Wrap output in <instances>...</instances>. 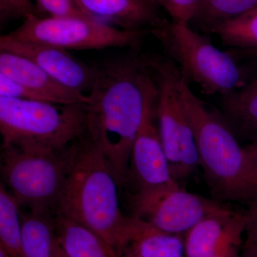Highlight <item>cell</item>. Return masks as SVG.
Returning a JSON list of instances; mask_svg holds the SVG:
<instances>
[{"instance_id": "1", "label": "cell", "mask_w": 257, "mask_h": 257, "mask_svg": "<svg viewBox=\"0 0 257 257\" xmlns=\"http://www.w3.org/2000/svg\"><path fill=\"white\" fill-rule=\"evenodd\" d=\"M150 57L134 53L97 66L88 94L87 131L107 159L121 189L145 106V79Z\"/></svg>"}, {"instance_id": "2", "label": "cell", "mask_w": 257, "mask_h": 257, "mask_svg": "<svg viewBox=\"0 0 257 257\" xmlns=\"http://www.w3.org/2000/svg\"><path fill=\"white\" fill-rule=\"evenodd\" d=\"M121 189L107 159L87 130L74 143V154L55 213L99 234L121 254L146 222L125 215Z\"/></svg>"}, {"instance_id": "3", "label": "cell", "mask_w": 257, "mask_h": 257, "mask_svg": "<svg viewBox=\"0 0 257 257\" xmlns=\"http://www.w3.org/2000/svg\"><path fill=\"white\" fill-rule=\"evenodd\" d=\"M175 83L194 132L199 167L213 199L221 202H241L248 207L256 204L246 149L240 146L222 113L209 108L191 90L178 68Z\"/></svg>"}, {"instance_id": "4", "label": "cell", "mask_w": 257, "mask_h": 257, "mask_svg": "<svg viewBox=\"0 0 257 257\" xmlns=\"http://www.w3.org/2000/svg\"><path fill=\"white\" fill-rule=\"evenodd\" d=\"M187 82L196 83L207 95L221 96L241 89L247 82L246 69L226 51L211 44L188 23L164 18L150 31Z\"/></svg>"}, {"instance_id": "5", "label": "cell", "mask_w": 257, "mask_h": 257, "mask_svg": "<svg viewBox=\"0 0 257 257\" xmlns=\"http://www.w3.org/2000/svg\"><path fill=\"white\" fill-rule=\"evenodd\" d=\"M87 123L86 104L0 97L2 148L39 147L61 151L87 131Z\"/></svg>"}, {"instance_id": "6", "label": "cell", "mask_w": 257, "mask_h": 257, "mask_svg": "<svg viewBox=\"0 0 257 257\" xmlns=\"http://www.w3.org/2000/svg\"><path fill=\"white\" fill-rule=\"evenodd\" d=\"M3 182L20 207L32 212L56 211L74 154V143L57 151L39 147L2 148Z\"/></svg>"}, {"instance_id": "7", "label": "cell", "mask_w": 257, "mask_h": 257, "mask_svg": "<svg viewBox=\"0 0 257 257\" xmlns=\"http://www.w3.org/2000/svg\"><path fill=\"white\" fill-rule=\"evenodd\" d=\"M156 82L155 115L162 147L175 180L188 178L199 167L194 134L176 87L177 67L170 58L150 57Z\"/></svg>"}, {"instance_id": "8", "label": "cell", "mask_w": 257, "mask_h": 257, "mask_svg": "<svg viewBox=\"0 0 257 257\" xmlns=\"http://www.w3.org/2000/svg\"><path fill=\"white\" fill-rule=\"evenodd\" d=\"M149 31H127L92 18H40L33 15L14 31L15 40L44 44L64 50L128 48L138 51Z\"/></svg>"}, {"instance_id": "9", "label": "cell", "mask_w": 257, "mask_h": 257, "mask_svg": "<svg viewBox=\"0 0 257 257\" xmlns=\"http://www.w3.org/2000/svg\"><path fill=\"white\" fill-rule=\"evenodd\" d=\"M157 87L151 70L145 84L143 121L134 143L125 186L131 184L130 201L148 197L179 185L171 173L170 165L155 122Z\"/></svg>"}, {"instance_id": "10", "label": "cell", "mask_w": 257, "mask_h": 257, "mask_svg": "<svg viewBox=\"0 0 257 257\" xmlns=\"http://www.w3.org/2000/svg\"><path fill=\"white\" fill-rule=\"evenodd\" d=\"M187 192L180 185L130 202L133 217L170 234L184 235L203 219L226 205Z\"/></svg>"}, {"instance_id": "11", "label": "cell", "mask_w": 257, "mask_h": 257, "mask_svg": "<svg viewBox=\"0 0 257 257\" xmlns=\"http://www.w3.org/2000/svg\"><path fill=\"white\" fill-rule=\"evenodd\" d=\"M245 228V211L226 204L184 235L185 257H241Z\"/></svg>"}, {"instance_id": "12", "label": "cell", "mask_w": 257, "mask_h": 257, "mask_svg": "<svg viewBox=\"0 0 257 257\" xmlns=\"http://www.w3.org/2000/svg\"><path fill=\"white\" fill-rule=\"evenodd\" d=\"M0 51L23 56L66 87L84 95L90 93L95 83L97 66L89 65L64 49L4 35L0 37Z\"/></svg>"}, {"instance_id": "13", "label": "cell", "mask_w": 257, "mask_h": 257, "mask_svg": "<svg viewBox=\"0 0 257 257\" xmlns=\"http://www.w3.org/2000/svg\"><path fill=\"white\" fill-rule=\"evenodd\" d=\"M0 74L23 84L47 102L87 104L88 95L66 87L23 56L0 51Z\"/></svg>"}, {"instance_id": "14", "label": "cell", "mask_w": 257, "mask_h": 257, "mask_svg": "<svg viewBox=\"0 0 257 257\" xmlns=\"http://www.w3.org/2000/svg\"><path fill=\"white\" fill-rule=\"evenodd\" d=\"M93 18L127 31H150L163 20L156 0H77Z\"/></svg>"}, {"instance_id": "15", "label": "cell", "mask_w": 257, "mask_h": 257, "mask_svg": "<svg viewBox=\"0 0 257 257\" xmlns=\"http://www.w3.org/2000/svg\"><path fill=\"white\" fill-rule=\"evenodd\" d=\"M54 224L59 245L67 257H122L105 239L77 221L55 213Z\"/></svg>"}, {"instance_id": "16", "label": "cell", "mask_w": 257, "mask_h": 257, "mask_svg": "<svg viewBox=\"0 0 257 257\" xmlns=\"http://www.w3.org/2000/svg\"><path fill=\"white\" fill-rule=\"evenodd\" d=\"M221 108L236 138L257 140V87L246 84L221 96Z\"/></svg>"}, {"instance_id": "17", "label": "cell", "mask_w": 257, "mask_h": 257, "mask_svg": "<svg viewBox=\"0 0 257 257\" xmlns=\"http://www.w3.org/2000/svg\"><path fill=\"white\" fill-rule=\"evenodd\" d=\"M22 216L21 257H57L59 243L54 216L29 211L22 212Z\"/></svg>"}, {"instance_id": "18", "label": "cell", "mask_w": 257, "mask_h": 257, "mask_svg": "<svg viewBox=\"0 0 257 257\" xmlns=\"http://www.w3.org/2000/svg\"><path fill=\"white\" fill-rule=\"evenodd\" d=\"M122 257H185L184 235L170 234L147 222L121 250Z\"/></svg>"}, {"instance_id": "19", "label": "cell", "mask_w": 257, "mask_h": 257, "mask_svg": "<svg viewBox=\"0 0 257 257\" xmlns=\"http://www.w3.org/2000/svg\"><path fill=\"white\" fill-rule=\"evenodd\" d=\"M256 7L257 0H198L189 24L204 33L211 34L214 29L247 14Z\"/></svg>"}, {"instance_id": "20", "label": "cell", "mask_w": 257, "mask_h": 257, "mask_svg": "<svg viewBox=\"0 0 257 257\" xmlns=\"http://www.w3.org/2000/svg\"><path fill=\"white\" fill-rule=\"evenodd\" d=\"M13 194L0 184V248L11 257H21L23 216Z\"/></svg>"}, {"instance_id": "21", "label": "cell", "mask_w": 257, "mask_h": 257, "mask_svg": "<svg viewBox=\"0 0 257 257\" xmlns=\"http://www.w3.org/2000/svg\"><path fill=\"white\" fill-rule=\"evenodd\" d=\"M224 45L239 50H257V15L246 14L213 30Z\"/></svg>"}, {"instance_id": "22", "label": "cell", "mask_w": 257, "mask_h": 257, "mask_svg": "<svg viewBox=\"0 0 257 257\" xmlns=\"http://www.w3.org/2000/svg\"><path fill=\"white\" fill-rule=\"evenodd\" d=\"M40 18H92L77 0H35Z\"/></svg>"}, {"instance_id": "23", "label": "cell", "mask_w": 257, "mask_h": 257, "mask_svg": "<svg viewBox=\"0 0 257 257\" xmlns=\"http://www.w3.org/2000/svg\"><path fill=\"white\" fill-rule=\"evenodd\" d=\"M33 15L38 16V13L32 0H0L1 25L12 20H23L24 21Z\"/></svg>"}, {"instance_id": "24", "label": "cell", "mask_w": 257, "mask_h": 257, "mask_svg": "<svg viewBox=\"0 0 257 257\" xmlns=\"http://www.w3.org/2000/svg\"><path fill=\"white\" fill-rule=\"evenodd\" d=\"M170 15L175 23H190L197 8L198 0H156Z\"/></svg>"}, {"instance_id": "25", "label": "cell", "mask_w": 257, "mask_h": 257, "mask_svg": "<svg viewBox=\"0 0 257 257\" xmlns=\"http://www.w3.org/2000/svg\"><path fill=\"white\" fill-rule=\"evenodd\" d=\"M246 228L242 246V257H257V204L245 210Z\"/></svg>"}, {"instance_id": "26", "label": "cell", "mask_w": 257, "mask_h": 257, "mask_svg": "<svg viewBox=\"0 0 257 257\" xmlns=\"http://www.w3.org/2000/svg\"><path fill=\"white\" fill-rule=\"evenodd\" d=\"M0 97L44 101L36 93L2 74H0Z\"/></svg>"}, {"instance_id": "27", "label": "cell", "mask_w": 257, "mask_h": 257, "mask_svg": "<svg viewBox=\"0 0 257 257\" xmlns=\"http://www.w3.org/2000/svg\"><path fill=\"white\" fill-rule=\"evenodd\" d=\"M245 149H246L250 166H251V174H252L253 183H254L255 190H256L257 200V140L251 142L249 145L245 147Z\"/></svg>"}, {"instance_id": "28", "label": "cell", "mask_w": 257, "mask_h": 257, "mask_svg": "<svg viewBox=\"0 0 257 257\" xmlns=\"http://www.w3.org/2000/svg\"><path fill=\"white\" fill-rule=\"evenodd\" d=\"M233 59L236 62L239 61H249L257 63V50H239V49L230 48L226 50Z\"/></svg>"}, {"instance_id": "29", "label": "cell", "mask_w": 257, "mask_h": 257, "mask_svg": "<svg viewBox=\"0 0 257 257\" xmlns=\"http://www.w3.org/2000/svg\"><path fill=\"white\" fill-rule=\"evenodd\" d=\"M250 68L246 69L247 82L246 84L257 87V63H254V66Z\"/></svg>"}, {"instance_id": "30", "label": "cell", "mask_w": 257, "mask_h": 257, "mask_svg": "<svg viewBox=\"0 0 257 257\" xmlns=\"http://www.w3.org/2000/svg\"><path fill=\"white\" fill-rule=\"evenodd\" d=\"M57 257H67L66 255L64 254L62 250L61 249L60 245H59V249H58V253H57Z\"/></svg>"}, {"instance_id": "31", "label": "cell", "mask_w": 257, "mask_h": 257, "mask_svg": "<svg viewBox=\"0 0 257 257\" xmlns=\"http://www.w3.org/2000/svg\"><path fill=\"white\" fill-rule=\"evenodd\" d=\"M0 257H11L8 254L3 248H0Z\"/></svg>"}, {"instance_id": "32", "label": "cell", "mask_w": 257, "mask_h": 257, "mask_svg": "<svg viewBox=\"0 0 257 257\" xmlns=\"http://www.w3.org/2000/svg\"><path fill=\"white\" fill-rule=\"evenodd\" d=\"M247 14H256L257 15V7L255 8L254 9L252 10V11L249 12V13H247Z\"/></svg>"}]
</instances>
